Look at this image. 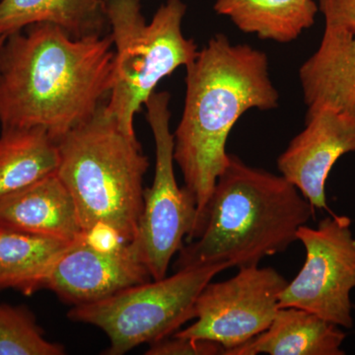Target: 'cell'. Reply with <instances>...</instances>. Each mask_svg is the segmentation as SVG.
Here are the masks:
<instances>
[{"instance_id": "6da1fadb", "label": "cell", "mask_w": 355, "mask_h": 355, "mask_svg": "<svg viewBox=\"0 0 355 355\" xmlns=\"http://www.w3.org/2000/svg\"><path fill=\"white\" fill-rule=\"evenodd\" d=\"M111 35L76 39L38 23L7 37L0 50V127L41 128L58 141L108 99Z\"/></svg>"}, {"instance_id": "7a4b0ae2", "label": "cell", "mask_w": 355, "mask_h": 355, "mask_svg": "<svg viewBox=\"0 0 355 355\" xmlns=\"http://www.w3.org/2000/svg\"><path fill=\"white\" fill-rule=\"evenodd\" d=\"M183 114L174 135V160L197 202L202 222L219 175L228 163L226 144L243 114L279 106L265 53L216 35L186 67ZM188 241V242H189Z\"/></svg>"}, {"instance_id": "3957f363", "label": "cell", "mask_w": 355, "mask_h": 355, "mask_svg": "<svg viewBox=\"0 0 355 355\" xmlns=\"http://www.w3.org/2000/svg\"><path fill=\"white\" fill-rule=\"evenodd\" d=\"M311 205L284 176L229 154L197 233L182 247L174 270L198 266H260L286 251L299 228L314 216Z\"/></svg>"}, {"instance_id": "277c9868", "label": "cell", "mask_w": 355, "mask_h": 355, "mask_svg": "<svg viewBox=\"0 0 355 355\" xmlns=\"http://www.w3.org/2000/svg\"><path fill=\"white\" fill-rule=\"evenodd\" d=\"M57 144V174L73 198L83 233L110 229L123 241H133L149 166L137 137L119 128L104 103Z\"/></svg>"}, {"instance_id": "5b68a950", "label": "cell", "mask_w": 355, "mask_h": 355, "mask_svg": "<svg viewBox=\"0 0 355 355\" xmlns=\"http://www.w3.org/2000/svg\"><path fill=\"white\" fill-rule=\"evenodd\" d=\"M114 44L113 76L105 111L123 132L137 137L135 116L158 84L180 67H188L198 49L182 24L187 7L167 0L150 23L141 0H103Z\"/></svg>"}, {"instance_id": "8992f818", "label": "cell", "mask_w": 355, "mask_h": 355, "mask_svg": "<svg viewBox=\"0 0 355 355\" xmlns=\"http://www.w3.org/2000/svg\"><path fill=\"white\" fill-rule=\"evenodd\" d=\"M227 268L224 265L182 268L171 277L128 287L97 302L73 306L67 316L106 334L110 347L105 354H128L140 345H150L174 335L195 319L200 292Z\"/></svg>"}, {"instance_id": "52a82bcc", "label": "cell", "mask_w": 355, "mask_h": 355, "mask_svg": "<svg viewBox=\"0 0 355 355\" xmlns=\"http://www.w3.org/2000/svg\"><path fill=\"white\" fill-rule=\"evenodd\" d=\"M169 104V93L155 91L144 105L155 142V172L153 186L144 189L139 229L130 242L155 280L167 277L173 257L191 239L198 219L195 197L175 176Z\"/></svg>"}, {"instance_id": "ba28073f", "label": "cell", "mask_w": 355, "mask_h": 355, "mask_svg": "<svg viewBox=\"0 0 355 355\" xmlns=\"http://www.w3.org/2000/svg\"><path fill=\"white\" fill-rule=\"evenodd\" d=\"M304 265L279 295V307L309 311L343 329L354 327L350 294L355 288V238L352 219L331 214L316 228H299Z\"/></svg>"}, {"instance_id": "9c48e42d", "label": "cell", "mask_w": 355, "mask_h": 355, "mask_svg": "<svg viewBox=\"0 0 355 355\" xmlns=\"http://www.w3.org/2000/svg\"><path fill=\"white\" fill-rule=\"evenodd\" d=\"M238 270L231 279L205 286L196 301L195 323L175 336L219 343L225 355L270 327L288 282L268 266Z\"/></svg>"}, {"instance_id": "30bf717a", "label": "cell", "mask_w": 355, "mask_h": 355, "mask_svg": "<svg viewBox=\"0 0 355 355\" xmlns=\"http://www.w3.org/2000/svg\"><path fill=\"white\" fill-rule=\"evenodd\" d=\"M151 279L130 243L105 249L83 235L53 263L42 289L53 292L73 307L97 302Z\"/></svg>"}, {"instance_id": "8fae6325", "label": "cell", "mask_w": 355, "mask_h": 355, "mask_svg": "<svg viewBox=\"0 0 355 355\" xmlns=\"http://www.w3.org/2000/svg\"><path fill=\"white\" fill-rule=\"evenodd\" d=\"M355 153V120L331 108L306 114L305 128L277 158L280 175L315 209L327 210L326 184L338 159Z\"/></svg>"}, {"instance_id": "7c38bea8", "label": "cell", "mask_w": 355, "mask_h": 355, "mask_svg": "<svg viewBox=\"0 0 355 355\" xmlns=\"http://www.w3.org/2000/svg\"><path fill=\"white\" fill-rule=\"evenodd\" d=\"M307 112L331 108L355 120V32L324 24L318 50L301 65Z\"/></svg>"}, {"instance_id": "4fadbf2b", "label": "cell", "mask_w": 355, "mask_h": 355, "mask_svg": "<svg viewBox=\"0 0 355 355\" xmlns=\"http://www.w3.org/2000/svg\"><path fill=\"white\" fill-rule=\"evenodd\" d=\"M0 229L69 242L83 235L76 203L57 172L0 198Z\"/></svg>"}, {"instance_id": "5bb4252c", "label": "cell", "mask_w": 355, "mask_h": 355, "mask_svg": "<svg viewBox=\"0 0 355 355\" xmlns=\"http://www.w3.org/2000/svg\"><path fill=\"white\" fill-rule=\"evenodd\" d=\"M347 333L309 311L279 308L268 329L225 355H343Z\"/></svg>"}, {"instance_id": "9a60e30c", "label": "cell", "mask_w": 355, "mask_h": 355, "mask_svg": "<svg viewBox=\"0 0 355 355\" xmlns=\"http://www.w3.org/2000/svg\"><path fill=\"white\" fill-rule=\"evenodd\" d=\"M49 23L72 38L104 36L109 22L103 0H0V37Z\"/></svg>"}, {"instance_id": "2e32d148", "label": "cell", "mask_w": 355, "mask_h": 355, "mask_svg": "<svg viewBox=\"0 0 355 355\" xmlns=\"http://www.w3.org/2000/svg\"><path fill=\"white\" fill-rule=\"evenodd\" d=\"M214 10L242 32L286 44L312 27L319 6L314 0H216Z\"/></svg>"}, {"instance_id": "e0dca14e", "label": "cell", "mask_w": 355, "mask_h": 355, "mask_svg": "<svg viewBox=\"0 0 355 355\" xmlns=\"http://www.w3.org/2000/svg\"><path fill=\"white\" fill-rule=\"evenodd\" d=\"M73 242L0 229V291L26 296L41 291L51 266Z\"/></svg>"}, {"instance_id": "ac0fdd59", "label": "cell", "mask_w": 355, "mask_h": 355, "mask_svg": "<svg viewBox=\"0 0 355 355\" xmlns=\"http://www.w3.org/2000/svg\"><path fill=\"white\" fill-rule=\"evenodd\" d=\"M58 144L41 128H1L0 198L57 172Z\"/></svg>"}, {"instance_id": "d6986e66", "label": "cell", "mask_w": 355, "mask_h": 355, "mask_svg": "<svg viewBox=\"0 0 355 355\" xmlns=\"http://www.w3.org/2000/svg\"><path fill=\"white\" fill-rule=\"evenodd\" d=\"M64 345L48 340L24 305L0 303V355H62Z\"/></svg>"}, {"instance_id": "ffe728a7", "label": "cell", "mask_w": 355, "mask_h": 355, "mask_svg": "<svg viewBox=\"0 0 355 355\" xmlns=\"http://www.w3.org/2000/svg\"><path fill=\"white\" fill-rule=\"evenodd\" d=\"M219 343L202 338L170 336L150 345L146 355H224Z\"/></svg>"}, {"instance_id": "44dd1931", "label": "cell", "mask_w": 355, "mask_h": 355, "mask_svg": "<svg viewBox=\"0 0 355 355\" xmlns=\"http://www.w3.org/2000/svg\"><path fill=\"white\" fill-rule=\"evenodd\" d=\"M319 10L327 25L355 32V0H320Z\"/></svg>"}, {"instance_id": "7402d4cb", "label": "cell", "mask_w": 355, "mask_h": 355, "mask_svg": "<svg viewBox=\"0 0 355 355\" xmlns=\"http://www.w3.org/2000/svg\"><path fill=\"white\" fill-rule=\"evenodd\" d=\"M6 37H0V50H1L2 44H3L4 41H6Z\"/></svg>"}, {"instance_id": "603a6c76", "label": "cell", "mask_w": 355, "mask_h": 355, "mask_svg": "<svg viewBox=\"0 0 355 355\" xmlns=\"http://www.w3.org/2000/svg\"><path fill=\"white\" fill-rule=\"evenodd\" d=\"M354 309L355 310V305H354Z\"/></svg>"}]
</instances>
